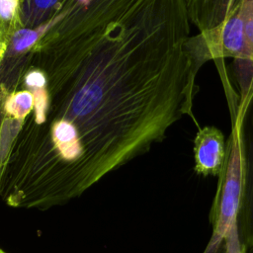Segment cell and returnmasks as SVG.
<instances>
[{
	"label": "cell",
	"mask_w": 253,
	"mask_h": 253,
	"mask_svg": "<svg viewBox=\"0 0 253 253\" xmlns=\"http://www.w3.org/2000/svg\"><path fill=\"white\" fill-rule=\"evenodd\" d=\"M189 17L207 60L231 58L235 103L253 94V0H189Z\"/></svg>",
	"instance_id": "obj_1"
},
{
	"label": "cell",
	"mask_w": 253,
	"mask_h": 253,
	"mask_svg": "<svg viewBox=\"0 0 253 253\" xmlns=\"http://www.w3.org/2000/svg\"><path fill=\"white\" fill-rule=\"evenodd\" d=\"M242 189V164L238 132L235 126L226 140V156L218 175L215 198L210 219L212 236L205 253H230L229 239L236 236V217ZM237 238V237H236Z\"/></svg>",
	"instance_id": "obj_2"
},
{
	"label": "cell",
	"mask_w": 253,
	"mask_h": 253,
	"mask_svg": "<svg viewBox=\"0 0 253 253\" xmlns=\"http://www.w3.org/2000/svg\"><path fill=\"white\" fill-rule=\"evenodd\" d=\"M231 126L238 132L242 189L236 217V237L240 253L253 248V94L230 108Z\"/></svg>",
	"instance_id": "obj_3"
},
{
	"label": "cell",
	"mask_w": 253,
	"mask_h": 253,
	"mask_svg": "<svg viewBox=\"0 0 253 253\" xmlns=\"http://www.w3.org/2000/svg\"><path fill=\"white\" fill-rule=\"evenodd\" d=\"M193 153L197 174L218 177L226 156V140L222 131L213 126L200 127L194 138Z\"/></svg>",
	"instance_id": "obj_4"
},
{
	"label": "cell",
	"mask_w": 253,
	"mask_h": 253,
	"mask_svg": "<svg viewBox=\"0 0 253 253\" xmlns=\"http://www.w3.org/2000/svg\"><path fill=\"white\" fill-rule=\"evenodd\" d=\"M66 0H20L19 23L23 28H41L56 16Z\"/></svg>",
	"instance_id": "obj_5"
},
{
	"label": "cell",
	"mask_w": 253,
	"mask_h": 253,
	"mask_svg": "<svg viewBox=\"0 0 253 253\" xmlns=\"http://www.w3.org/2000/svg\"><path fill=\"white\" fill-rule=\"evenodd\" d=\"M34 107V96L31 91H17L10 94L5 103L4 110L12 119L23 122Z\"/></svg>",
	"instance_id": "obj_6"
},
{
	"label": "cell",
	"mask_w": 253,
	"mask_h": 253,
	"mask_svg": "<svg viewBox=\"0 0 253 253\" xmlns=\"http://www.w3.org/2000/svg\"><path fill=\"white\" fill-rule=\"evenodd\" d=\"M0 253H6V252H5V251H3L2 249H0Z\"/></svg>",
	"instance_id": "obj_7"
}]
</instances>
